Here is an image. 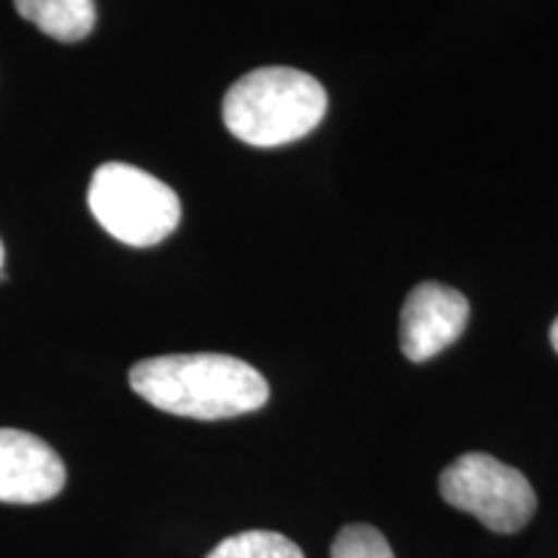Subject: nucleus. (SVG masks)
Here are the masks:
<instances>
[{
  "label": "nucleus",
  "mask_w": 558,
  "mask_h": 558,
  "mask_svg": "<svg viewBox=\"0 0 558 558\" xmlns=\"http://www.w3.org/2000/svg\"><path fill=\"white\" fill-rule=\"evenodd\" d=\"M130 386L150 407L202 422L248 414L269 399V383L259 369L239 357L209 352L137 362L130 369Z\"/></svg>",
  "instance_id": "1"
},
{
  "label": "nucleus",
  "mask_w": 558,
  "mask_h": 558,
  "mask_svg": "<svg viewBox=\"0 0 558 558\" xmlns=\"http://www.w3.org/2000/svg\"><path fill=\"white\" fill-rule=\"evenodd\" d=\"M329 109L326 88L295 68L251 70L228 88L222 122L241 143L277 148L316 130Z\"/></svg>",
  "instance_id": "2"
},
{
  "label": "nucleus",
  "mask_w": 558,
  "mask_h": 558,
  "mask_svg": "<svg viewBox=\"0 0 558 558\" xmlns=\"http://www.w3.org/2000/svg\"><path fill=\"white\" fill-rule=\"evenodd\" d=\"M99 226L128 246H156L177 230L181 202L169 184L130 163H104L88 186Z\"/></svg>",
  "instance_id": "3"
},
{
  "label": "nucleus",
  "mask_w": 558,
  "mask_h": 558,
  "mask_svg": "<svg viewBox=\"0 0 558 558\" xmlns=\"http://www.w3.org/2000/svg\"><path fill=\"white\" fill-rule=\"evenodd\" d=\"M439 494L448 505L501 535L525 527L538 505L530 481L486 452H469L450 463L439 476Z\"/></svg>",
  "instance_id": "4"
},
{
  "label": "nucleus",
  "mask_w": 558,
  "mask_h": 558,
  "mask_svg": "<svg viewBox=\"0 0 558 558\" xmlns=\"http://www.w3.org/2000/svg\"><path fill=\"white\" fill-rule=\"evenodd\" d=\"M471 305L463 292L439 282H422L401 311V349L411 362H427L460 339Z\"/></svg>",
  "instance_id": "5"
},
{
  "label": "nucleus",
  "mask_w": 558,
  "mask_h": 558,
  "mask_svg": "<svg viewBox=\"0 0 558 558\" xmlns=\"http://www.w3.org/2000/svg\"><path fill=\"white\" fill-rule=\"evenodd\" d=\"M65 481V463L45 439L21 429H0V501L39 505L58 497Z\"/></svg>",
  "instance_id": "6"
},
{
  "label": "nucleus",
  "mask_w": 558,
  "mask_h": 558,
  "mask_svg": "<svg viewBox=\"0 0 558 558\" xmlns=\"http://www.w3.org/2000/svg\"><path fill=\"white\" fill-rule=\"evenodd\" d=\"M19 16L58 41L86 39L96 26L94 0H13Z\"/></svg>",
  "instance_id": "7"
},
{
  "label": "nucleus",
  "mask_w": 558,
  "mask_h": 558,
  "mask_svg": "<svg viewBox=\"0 0 558 558\" xmlns=\"http://www.w3.org/2000/svg\"><path fill=\"white\" fill-rule=\"evenodd\" d=\"M207 558H305L288 535L271 530H248L230 535L209 550Z\"/></svg>",
  "instance_id": "8"
},
{
  "label": "nucleus",
  "mask_w": 558,
  "mask_h": 558,
  "mask_svg": "<svg viewBox=\"0 0 558 558\" xmlns=\"http://www.w3.org/2000/svg\"><path fill=\"white\" fill-rule=\"evenodd\" d=\"M331 558H396L380 530L369 525H347L331 543Z\"/></svg>",
  "instance_id": "9"
},
{
  "label": "nucleus",
  "mask_w": 558,
  "mask_h": 558,
  "mask_svg": "<svg viewBox=\"0 0 558 558\" xmlns=\"http://www.w3.org/2000/svg\"><path fill=\"white\" fill-rule=\"evenodd\" d=\"M550 344H554V349L558 352V318L554 320V326H550Z\"/></svg>",
  "instance_id": "10"
},
{
  "label": "nucleus",
  "mask_w": 558,
  "mask_h": 558,
  "mask_svg": "<svg viewBox=\"0 0 558 558\" xmlns=\"http://www.w3.org/2000/svg\"><path fill=\"white\" fill-rule=\"evenodd\" d=\"M3 259H5V248H3V241H0V275H3Z\"/></svg>",
  "instance_id": "11"
}]
</instances>
